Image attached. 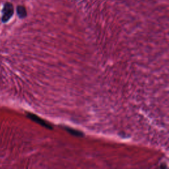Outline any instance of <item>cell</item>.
Here are the masks:
<instances>
[{"label":"cell","instance_id":"6da1fadb","mask_svg":"<svg viewBox=\"0 0 169 169\" xmlns=\"http://www.w3.org/2000/svg\"><path fill=\"white\" fill-rule=\"evenodd\" d=\"M14 13V7L13 5L11 3H7L5 4L2 8V17L1 20L2 22L6 23L8 22L11 19Z\"/></svg>","mask_w":169,"mask_h":169},{"label":"cell","instance_id":"7a4b0ae2","mask_svg":"<svg viewBox=\"0 0 169 169\" xmlns=\"http://www.w3.org/2000/svg\"><path fill=\"white\" fill-rule=\"evenodd\" d=\"M27 116L28 118H30L31 120H34L35 122H37V123H38L39 124H40V125H42L43 126H46V128H50V126H49L48 124H46V122L40 119V118H38V117H37L35 115H34V114H27Z\"/></svg>","mask_w":169,"mask_h":169},{"label":"cell","instance_id":"3957f363","mask_svg":"<svg viewBox=\"0 0 169 169\" xmlns=\"http://www.w3.org/2000/svg\"><path fill=\"white\" fill-rule=\"evenodd\" d=\"M17 13L20 19H23L27 16V10L23 6H18L17 8Z\"/></svg>","mask_w":169,"mask_h":169},{"label":"cell","instance_id":"277c9868","mask_svg":"<svg viewBox=\"0 0 169 169\" xmlns=\"http://www.w3.org/2000/svg\"><path fill=\"white\" fill-rule=\"evenodd\" d=\"M67 131H68L69 132H70V133H71V134H72L73 135H75V136H80V135H81L79 132L74 130V129H67Z\"/></svg>","mask_w":169,"mask_h":169}]
</instances>
